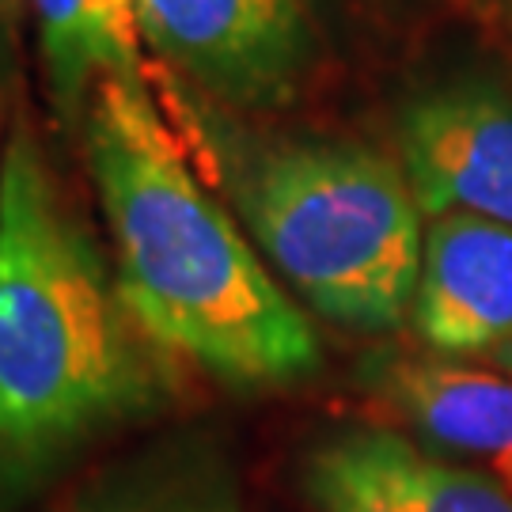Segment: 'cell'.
Instances as JSON below:
<instances>
[{
  "label": "cell",
  "instance_id": "obj_1",
  "mask_svg": "<svg viewBox=\"0 0 512 512\" xmlns=\"http://www.w3.org/2000/svg\"><path fill=\"white\" fill-rule=\"evenodd\" d=\"M80 137L107 217L118 289L148 338L167 357L239 391L315 376V327L194 175L145 80L99 76Z\"/></svg>",
  "mask_w": 512,
  "mask_h": 512
},
{
  "label": "cell",
  "instance_id": "obj_2",
  "mask_svg": "<svg viewBox=\"0 0 512 512\" xmlns=\"http://www.w3.org/2000/svg\"><path fill=\"white\" fill-rule=\"evenodd\" d=\"M164 399V349L19 107L0 152V482L54 475Z\"/></svg>",
  "mask_w": 512,
  "mask_h": 512
},
{
  "label": "cell",
  "instance_id": "obj_3",
  "mask_svg": "<svg viewBox=\"0 0 512 512\" xmlns=\"http://www.w3.org/2000/svg\"><path fill=\"white\" fill-rule=\"evenodd\" d=\"M255 251L311 311L349 330L403 327L421 270V205L403 164L361 141L293 137L224 148Z\"/></svg>",
  "mask_w": 512,
  "mask_h": 512
},
{
  "label": "cell",
  "instance_id": "obj_4",
  "mask_svg": "<svg viewBox=\"0 0 512 512\" xmlns=\"http://www.w3.org/2000/svg\"><path fill=\"white\" fill-rule=\"evenodd\" d=\"M137 19L152 54L228 107H289L311 73L300 0H137Z\"/></svg>",
  "mask_w": 512,
  "mask_h": 512
},
{
  "label": "cell",
  "instance_id": "obj_5",
  "mask_svg": "<svg viewBox=\"0 0 512 512\" xmlns=\"http://www.w3.org/2000/svg\"><path fill=\"white\" fill-rule=\"evenodd\" d=\"M399 164L425 217L512 224V95L478 80L414 95L399 114Z\"/></svg>",
  "mask_w": 512,
  "mask_h": 512
},
{
  "label": "cell",
  "instance_id": "obj_6",
  "mask_svg": "<svg viewBox=\"0 0 512 512\" xmlns=\"http://www.w3.org/2000/svg\"><path fill=\"white\" fill-rule=\"evenodd\" d=\"M319 512H512V486L425 452L387 425H342L304 456Z\"/></svg>",
  "mask_w": 512,
  "mask_h": 512
},
{
  "label": "cell",
  "instance_id": "obj_7",
  "mask_svg": "<svg viewBox=\"0 0 512 512\" xmlns=\"http://www.w3.org/2000/svg\"><path fill=\"white\" fill-rule=\"evenodd\" d=\"M410 323L440 361H494L512 349V224L429 217Z\"/></svg>",
  "mask_w": 512,
  "mask_h": 512
},
{
  "label": "cell",
  "instance_id": "obj_8",
  "mask_svg": "<svg viewBox=\"0 0 512 512\" xmlns=\"http://www.w3.org/2000/svg\"><path fill=\"white\" fill-rule=\"evenodd\" d=\"M376 391L433 444L512 463V372L452 361H380Z\"/></svg>",
  "mask_w": 512,
  "mask_h": 512
},
{
  "label": "cell",
  "instance_id": "obj_9",
  "mask_svg": "<svg viewBox=\"0 0 512 512\" xmlns=\"http://www.w3.org/2000/svg\"><path fill=\"white\" fill-rule=\"evenodd\" d=\"M46 88L61 122L80 126L99 76L145 80L137 0H31Z\"/></svg>",
  "mask_w": 512,
  "mask_h": 512
},
{
  "label": "cell",
  "instance_id": "obj_10",
  "mask_svg": "<svg viewBox=\"0 0 512 512\" xmlns=\"http://www.w3.org/2000/svg\"><path fill=\"white\" fill-rule=\"evenodd\" d=\"M61 512H243L224 456L205 444H175L99 478Z\"/></svg>",
  "mask_w": 512,
  "mask_h": 512
},
{
  "label": "cell",
  "instance_id": "obj_11",
  "mask_svg": "<svg viewBox=\"0 0 512 512\" xmlns=\"http://www.w3.org/2000/svg\"><path fill=\"white\" fill-rule=\"evenodd\" d=\"M16 95V38H12V23H0V129L8 122V107Z\"/></svg>",
  "mask_w": 512,
  "mask_h": 512
},
{
  "label": "cell",
  "instance_id": "obj_12",
  "mask_svg": "<svg viewBox=\"0 0 512 512\" xmlns=\"http://www.w3.org/2000/svg\"><path fill=\"white\" fill-rule=\"evenodd\" d=\"M494 365L501 368V372H512V349H505L501 357H494Z\"/></svg>",
  "mask_w": 512,
  "mask_h": 512
},
{
  "label": "cell",
  "instance_id": "obj_13",
  "mask_svg": "<svg viewBox=\"0 0 512 512\" xmlns=\"http://www.w3.org/2000/svg\"><path fill=\"white\" fill-rule=\"evenodd\" d=\"M8 8H12V0H0V23L8 19Z\"/></svg>",
  "mask_w": 512,
  "mask_h": 512
},
{
  "label": "cell",
  "instance_id": "obj_14",
  "mask_svg": "<svg viewBox=\"0 0 512 512\" xmlns=\"http://www.w3.org/2000/svg\"><path fill=\"white\" fill-rule=\"evenodd\" d=\"M501 467H505V482L512 486V463H501Z\"/></svg>",
  "mask_w": 512,
  "mask_h": 512
},
{
  "label": "cell",
  "instance_id": "obj_15",
  "mask_svg": "<svg viewBox=\"0 0 512 512\" xmlns=\"http://www.w3.org/2000/svg\"><path fill=\"white\" fill-rule=\"evenodd\" d=\"M509 8H512V0H509Z\"/></svg>",
  "mask_w": 512,
  "mask_h": 512
}]
</instances>
